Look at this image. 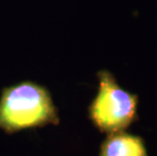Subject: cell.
<instances>
[{"label": "cell", "instance_id": "6da1fadb", "mask_svg": "<svg viewBox=\"0 0 157 156\" xmlns=\"http://www.w3.org/2000/svg\"><path fill=\"white\" fill-rule=\"evenodd\" d=\"M58 109L45 86L22 81L5 87L0 96V129L15 133L31 128L58 125Z\"/></svg>", "mask_w": 157, "mask_h": 156}, {"label": "cell", "instance_id": "7a4b0ae2", "mask_svg": "<svg viewBox=\"0 0 157 156\" xmlns=\"http://www.w3.org/2000/svg\"><path fill=\"white\" fill-rule=\"evenodd\" d=\"M98 90L88 108V117L102 133L125 131L138 116V95L119 85L116 77L108 70L98 73Z\"/></svg>", "mask_w": 157, "mask_h": 156}, {"label": "cell", "instance_id": "3957f363", "mask_svg": "<svg viewBox=\"0 0 157 156\" xmlns=\"http://www.w3.org/2000/svg\"><path fill=\"white\" fill-rule=\"evenodd\" d=\"M99 156H147L141 137L126 131L109 133L102 141Z\"/></svg>", "mask_w": 157, "mask_h": 156}]
</instances>
